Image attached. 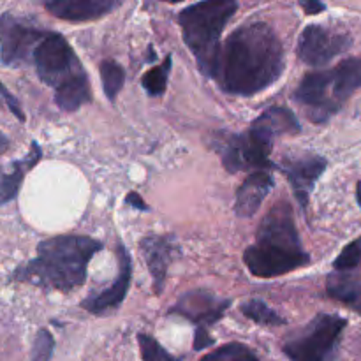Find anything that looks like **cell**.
<instances>
[{
  "instance_id": "1",
  "label": "cell",
  "mask_w": 361,
  "mask_h": 361,
  "mask_svg": "<svg viewBox=\"0 0 361 361\" xmlns=\"http://www.w3.org/2000/svg\"><path fill=\"white\" fill-rule=\"evenodd\" d=\"M284 71V48L274 28L263 21L242 25L221 48L215 69L219 87L231 95L250 97L270 88Z\"/></svg>"
},
{
  "instance_id": "2",
  "label": "cell",
  "mask_w": 361,
  "mask_h": 361,
  "mask_svg": "<svg viewBox=\"0 0 361 361\" xmlns=\"http://www.w3.org/2000/svg\"><path fill=\"white\" fill-rule=\"evenodd\" d=\"M102 249L99 240L88 236H55L37 245V256L21 264L11 281L27 282L49 291L71 293L85 284L92 257Z\"/></svg>"
},
{
  "instance_id": "3",
  "label": "cell",
  "mask_w": 361,
  "mask_h": 361,
  "mask_svg": "<svg viewBox=\"0 0 361 361\" xmlns=\"http://www.w3.org/2000/svg\"><path fill=\"white\" fill-rule=\"evenodd\" d=\"M243 263L250 275L257 279L281 277L310 263L288 201L274 204L261 221L256 243L245 249Z\"/></svg>"
},
{
  "instance_id": "4",
  "label": "cell",
  "mask_w": 361,
  "mask_h": 361,
  "mask_svg": "<svg viewBox=\"0 0 361 361\" xmlns=\"http://www.w3.org/2000/svg\"><path fill=\"white\" fill-rule=\"evenodd\" d=\"M361 88V56L342 60L328 71L303 76L293 99L314 123H326L349 97Z\"/></svg>"
},
{
  "instance_id": "5",
  "label": "cell",
  "mask_w": 361,
  "mask_h": 361,
  "mask_svg": "<svg viewBox=\"0 0 361 361\" xmlns=\"http://www.w3.org/2000/svg\"><path fill=\"white\" fill-rule=\"evenodd\" d=\"M238 9L235 0H207L180 11L178 23L187 48L196 56L197 67L204 76H215L221 35Z\"/></svg>"
},
{
  "instance_id": "6",
  "label": "cell",
  "mask_w": 361,
  "mask_h": 361,
  "mask_svg": "<svg viewBox=\"0 0 361 361\" xmlns=\"http://www.w3.org/2000/svg\"><path fill=\"white\" fill-rule=\"evenodd\" d=\"M348 319L337 314H317L284 342V353L291 361H334Z\"/></svg>"
},
{
  "instance_id": "7",
  "label": "cell",
  "mask_w": 361,
  "mask_h": 361,
  "mask_svg": "<svg viewBox=\"0 0 361 361\" xmlns=\"http://www.w3.org/2000/svg\"><path fill=\"white\" fill-rule=\"evenodd\" d=\"M271 147V141L250 127L243 134H221V140L217 141L221 161L229 173L274 168V162L270 161Z\"/></svg>"
},
{
  "instance_id": "8",
  "label": "cell",
  "mask_w": 361,
  "mask_h": 361,
  "mask_svg": "<svg viewBox=\"0 0 361 361\" xmlns=\"http://www.w3.org/2000/svg\"><path fill=\"white\" fill-rule=\"evenodd\" d=\"M48 30L13 13L0 14V60L9 67L28 62Z\"/></svg>"
},
{
  "instance_id": "9",
  "label": "cell",
  "mask_w": 361,
  "mask_h": 361,
  "mask_svg": "<svg viewBox=\"0 0 361 361\" xmlns=\"http://www.w3.org/2000/svg\"><path fill=\"white\" fill-rule=\"evenodd\" d=\"M32 59L37 69V76L48 87L56 88L67 78L83 69L67 39L55 32H48L44 35V39L34 49Z\"/></svg>"
},
{
  "instance_id": "10",
  "label": "cell",
  "mask_w": 361,
  "mask_h": 361,
  "mask_svg": "<svg viewBox=\"0 0 361 361\" xmlns=\"http://www.w3.org/2000/svg\"><path fill=\"white\" fill-rule=\"evenodd\" d=\"M351 44L353 41L348 34L330 30L321 25H309L300 35L296 53L307 66L321 67L348 51Z\"/></svg>"
},
{
  "instance_id": "11",
  "label": "cell",
  "mask_w": 361,
  "mask_h": 361,
  "mask_svg": "<svg viewBox=\"0 0 361 361\" xmlns=\"http://www.w3.org/2000/svg\"><path fill=\"white\" fill-rule=\"evenodd\" d=\"M326 166L328 161L321 155L303 154L296 155V157L288 155L279 164H274V168H277L289 180L296 201H298L303 210H307L310 194H312L316 182L324 173Z\"/></svg>"
},
{
  "instance_id": "12",
  "label": "cell",
  "mask_w": 361,
  "mask_h": 361,
  "mask_svg": "<svg viewBox=\"0 0 361 361\" xmlns=\"http://www.w3.org/2000/svg\"><path fill=\"white\" fill-rule=\"evenodd\" d=\"M229 305H231V300L219 298L207 289H194L180 296L178 302L173 305L171 314H178L196 324L197 328L208 330V326L215 324L224 316Z\"/></svg>"
},
{
  "instance_id": "13",
  "label": "cell",
  "mask_w": 361,
  "mask_h": 361,
  "mask_svg": "<svg viewBox=\"0 0 361 361\" xmlns=\"http://www.w3.org/2000/svg\"><path fill=\"white\" fill-rule=\"evenodd\" d=\"M130 279H133V261H130L129 250L126 249L123 243H118V277L104 291L90 295L87 300H83L81 307L95 316L115 312L129 293Z\"/></svg>"
},
{
  "instance_id": "14",
  "label": "cell",
  "mask_w": 361,
  "mask_h": 361,
  "mask_svg": "<svg viewBox=\"0 0 361 361\" xmlns=\"http://www.w3.org/2000/svg\"><path fill=\"white\" fill-rule=\"evenodd\" d=\"M141 252H143L147 267L155 282V293L161 295L168 277L169 264L178 256V247L171 236L148 235L141 240Z\"/></svg>"
},
{
  "instance_id": "15",
  "label": "cell",
  "mask_w": 361,
  "mask_h": 361,
  "mask_svg": "<svg viewBox=\"0 0 361 361\" xmlns=\"http://www.w3.org/2000/svg\"><path fill=\"white\" fill-rule=\"evenodd\" d=\"M48 13L60 20L81 23L106 16L113 9L120 7L116 0H48L44 2Z\"/></svg>"
},
{
  "instance_id": "16",
  "label": "cell",
  "mask_w": 361,
  "mask_h": 361,
  "mask_svg": "<svg viewBox=\"0 0 361 361\" xmlns=\"http://www.w3.org/2000/svg\"><path fill=\"white\" fill-rule=\"evenodd\" d=\"M275 187V180L270 173L257 171L252 173L236 190L235 214L238 217H252L259 207L263 204L264 197L271 192Z\"/></svg>"
},
{
  "instance_id": "17",
  "label": "cell",
  "mask_w": 361,
  "mask_h": 361,
  "mask_svg": "<svg viewBox=\"0 0 361 361\" xmlns=\"http://www.w3.org/2000/svg\"><path fill=\"white\" fill-rule=\"evenodd\" d=\"M250 129L274 143L275 137L284 136V134H298L302 127L291 109L284 108V106H271L254 120Z\"/></svg>"
},
{
  "instance_id": "18",
  "label": "cell",
  "mask_w": 361,
  "mask_h": 361,
  "mask_svg": "<svg viewBox=\"0 0 361 361\" xmlns=\"http://www.w3.org/2000/svg\"><path fill=\"white\" fill-rule=\"evenodd\" d=\"M41 147H39L35 141H32L30 152H28V155H25V159L14 161L13 164L7 168V171H4V169L0 168V207L9 203V201H13L14 197L18 196L25 175L41 161Z\"/></svg>"
},
{
  "instance_id": "19",
  "label": "cell",
  "mask_w": 361,
  "mask_h": 361,
  "mask_svg": "<svg viewBox=\"0 0 361 361\" xmlns=\"http://www.w3.org/2000/svg\"><path fill=\"white\" fill-rule=\"evenodd\" d=\"M92 101V90L85 71H78L55 88V102L62 111L73 113Z\"/></svg>"
},
{
  "instance_id": "20",
  "label": "cell",
  "mask_w": 361,
  "mask_h": 361,
  "mask_svg": "<svg viewBox=\"0 0 361 361\" xmlns=\"http://www.w3.org/2000/svg\"><path fill=\"white\" fill-rule=\"evenodd\" d=\"M101 80H102V88H104V94L108 97V101H115L116 95L120 94L123 87V81H126V71L120 66L118 62L111 59H106L101 62Z\"/></svg>"
},
{
  "instance_id": "21",
  "label": "cell",
  "mask_w": 361,
  "mask_h": 361,
  "mask_svg": "<svg viewBox=\"0 0 361 361\" xmlns=\"http://www.w3.org/2000/svg\"><path fill=\"white\" fill-rule=\"evenodd\" d=\"M171 56H166L164 62H162L161 66L152 67V69H148L147 73L143 74L141 85H143V88L147 90L148 95H152V97H161V95L164 94L166 88H168V78L169 73H171Z\"/></svg>"
},
{
  "instance_id": "22",
  "label": "cell",
  "mask_w": 361,
  "mask_h": 361,
  "mask_svg": "<svg viewBox=\"0 0 361 361\" xmlns=\"http://www.w3.org/2000/svg\"><path fill=\"white\" fill-rule=\"evenodd\" d=\"M242 312L250 321L263 324V326H281V324H286V321L275 310H271L267 303L261 302V300H249V302H245L242 305Z\"/></svg>"
},
{
  "instance_id": "23",
  "label": "cell",
  "mask_w": 361,
  "mask_h": 361,
  "mask_svg": "<svg viewBox=\"0 0 361 361\" xmlns=\"http://www.w3.org/2000/svg\"><path fill=\"white\" fill-rule=\"evenodd\" d=\"M200 361H261L256 353L240 342H229L222 348L204 355Z\"/></svg>"
},
{
  "instance_id": "24",
  "label": "cell",
  "mask_w": 361,
  "mask_h": 361,
  "mask_svg": "<svg viewBox=\"0 0 361 361\" xmlns=\"http://www.w3.org/2000/svg\"><path fill=\"white\" fill-rule=\"evenodd\" d=\"M361 267V236L353 240L351 243L342 249L337 259L334 261V268L338 274H353Z\"/></svg>"
},
{
  "instance_id": "25",
  "label": "cell",
  "mask_w": 361,
  "mask_h": 361,
  "mask_svg": "<svg viewBox=\"0 0 361 361\" xmlns=\"http://www.w3.org/2000/svg\"><path fill=\"white\" fill-rule=\"evenodd\" d=\"M137 344H140L141 360L143 361H178L150 335H137Z\"/></svg>"
},
{
  "instance_id": "26",
  "label": "cell",
  "mask_w": 361,
  "mask_h": 361,
  "mask_svg": "<svg viewBox=\"0 0 361 361\" xmlns=\"http://www.w3.org/2000/svg\"><path fill=\"white\" fill-rule=\"evenodd\" d=\"M55 349V341L48 330H39L32 348V361H49Z\"/></svg>"
},
{
  "instance_id": "27",
  "label": "cell",
  "mask_w": 361,
  "mask_h": 361,
  "mask_svg": "<svg viewBox=\"0 0 361 361\" xmlns=\"http://www.w3.org/2000/svg\"><path fill=\"white\" fill-rule=\"evenodd\" d=\"M0 99H2V101L6 102V106H7V108H9V111L13 113V115L16 116V118L20 120V122H25V115H23V111H21L20 102H18V99L14 97V95L11 94V92L7 90L6 87H4L2 81H0Z\"/></svg>"
},
{
  "instance_id": "28",
  "label": "cell",
  "mask_w": 361,
  "mask_h": 361,
  "mask_svg": "<svg viewBox=\"0 0 361 361\" xmlns=\"http://www.w3.org/2000/svg\"><path fill=\"white\" fill-rule=\"evenodd\" d=\"M214 338L210 337L208 330L204 328H196V334H194V349L201 351V349L208 348V345H214Z\"/></svg>"
},
{
  "instance_id": "29",
  "label": "cell",
  "mask_w": 361,
  "mask_h": 361,
  "mask_svg": "<svg viewBox=\"0 0 361 361\" xmlns=\"http://www.w3.org/2000/svg\"><path fill=\"white\" fill-rule=\"evenodd\" d=\"M126 204H127V207H133V208H136V210H141V212L150 210V208H148V204L143 201V197H141L140 194H136V192L127 194Z\"/></svg>"
},
{
  "instance_id": "30",
  "label": "cell",
  "mask_w": 361,
  "mask_h": 361,
  "mask_svg": "<svg viewBox=\"0 0 361 361\" xmlns=\"http://www.w3.org/2000/svg\"><path fill=\"white\" fill-rule=\"evenodd\" d=\"M300 7H302L303 11H305L307 14H319L321 11L326 9V6L321 2H316V0H303V2H300Z\"/></svg>"
},
{
  "instance_id": "31",
  "label": "cell",
  "mask_w": 361,
  "mask_h": 361,
  "mask_svg": "<svg viewBox=\"0 0 361 361\" xmlns=\"http://www.w3.org/2000/svg\"><path fill=\"white\" fill-rule=\"evenodd\" d=\"M349 307H351V309H355L356 312L361 314V284H360L358 291H356L355 298H353V302L349 303Z\"/></svg>"
},
{
  "instance_id": "32",
  "label": "cell",
  "mask_w": 361,
  "mask_h": 361,
  "mask_svg": "<svg viewBox=\"0 0 361 361\" xmlns=\"http://www.w3.org/2000/svg\"><path fill=\"white\" fill-rule=\"evenodd\" d=\"M7 148H9V140H7V137L0 133V154L7 152Z\"/></svg>"
},
{
  "instance_id": "33",
  "label": "cell",
  "mask_w": 361,
  "mask_h": 361,
  "mask_svg": "<svg viewBox=\"0 0 361 361\" xmlns=\"http://www.w3.org/2000/svg\"><path fill=\"white\" fill-rule=\"evenodd\" d=\"M356 200H358V204H360V208H361V180H360L358 187H356Z\"/></svg>"
}]
</instances>
